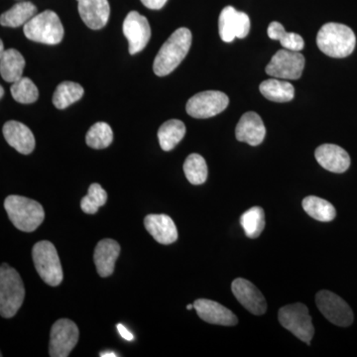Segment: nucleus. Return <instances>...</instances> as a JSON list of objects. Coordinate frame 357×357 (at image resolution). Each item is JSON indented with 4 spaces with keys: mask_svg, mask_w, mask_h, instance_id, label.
Segmentation results:
<instances>
[{
    "mask_svg": "<svg viewBox=\"0 0 357 357\" xmlns=\"http://www.w3.org/2000/svg\"><path fill=\"white\" fill-rule=\"evenodd\" d=\"M192 45V33L188 28H178L161 47L153 63L155 75L168 76L182 63Z\"/></svg>",
    "mask_w": 357,
    "mask_h": 357,
    "instance_id": "nucleus-1",
    "label": "nucleus"
},
{
    "mask_svg": "<svg viewBox=\"0 0 357 357\" xmlns=\"http://www.w3.org/2000/svg\"><path fill=\"white\" fill-rule=\"evenodd\" d=\"M317 45L326 56L345 58L354 51L356 37L349 26L340 23H326L319 29Z\"/></svg>",
    "mask_w": 357,
    "mask_h": 357,
    "instance_id": "nucleus-2",
    "label": "nucleus"
},
{
    "mask_svg": "<svg viewBox=\"0 0 357 357\" xmlns=\"http://www.w3.org/2000/svg\"><path fill=\"white\" fill-rule=\"evenodd\" d=\"M4 208L10 222L21 231H35L44 222L43 206L34 199L13 195L4 201Z\"/></svg>",
    "mask_w": 357,
    "mask_h": 357,
    "instance_id": "nucleus-3",
    "label": "nucleus"
},
{
    "mask_svg": "<svg viewBox=\"0 0 357 357\" xmlns=\"http://www.w3.org/2000/svg\"><path fill=\"white\" fill-rule=\"evenodd\" d=\"M25 288L20 273L4 263L0 268V314L13 318L22 306Z\"/></svg>",
    "mask_w": 357,
    "mask_h": 357,
    "instance_id": "nucleus-4",
    "label": "nucleus"
},
{
    "mask_svg": "<svg viewBox=\"0 0 357 357\" xmlns=\"http://www.w3.org/2000/svg\"><path fill=\"white\" fill-rule=\"evenodd\" d=\"M26 38L37 43L57 45L64 38V27L58 14L45 10L35 15L23 27Z\"/></svg>",
    "mask_w": 357,
    "mask_h": 357,
    "instance_id": "nucleus-5",
    "label": "nucleus"
},
{
    "mask_svg": "<svg viewBox=\"0 0 357 357\" xmlns=\"http://www.w3.org/2000/svg\"><path fill=\"white\" fill-rule=\"evenodd\" d=\"M32 257L35 268L45 283L52 287L62 283L64 274L57 249L53 243L47 241H39L33 246Z\"/></svg>",
    "mask_w": 357,
    "mask_h": 357,
    "instance_id": "nucleus-6",
    "label": "nucleus"
},
{
    "mask_svg": "<svg viewBox=\"0 0 357 357\" xmlns=\"http://www.w3.org/2000/svg\"><path fill=\"white\" fill-rule=\"evenodd\" d=\"M279 323L296 337L307 344H311L314 337V328L309 310L302 303L288 305L281 307L278 312Z\"/></svg>",
    "mask_w": 357,
    "mask_h": 357,
    "instance_id": "nucleus-7",
    "label": "nucleus"
},
{
    "mask_svg": "<svg viewBox=\"0 0 357 357\" xmlns=\"http://www.w3.org/2000/svg\"><path fill=\"white\" fill-rule=\"evenodd\" d=\"M229 103V96L225 93L206 91L192 96L185 105V110L194 119H206L220 114Z\"/></svg>",
    "mask_w": 357,
    "mask_h": 357,
    "instance_id": "nucleus-8",
    "label": "nucleus"
},
{
    "mask_svg": "<svg viewBox=\"0 0 357 357\" xmlns=\"http://www.w3.org/2000/svg\"><path fill=\"white\" fill-rule=\"evenodd\" d=\"M317 306L328 321L347 328L354 323V312L344 300L331 291H319L316 296Z\"/></svg>",
    "mask_w": 357,
    "mask_h": 357,
    "instance_id": "nucleus-9",
    "label": "nucleus"
},
{
    "mask_svg": "<svg viewBox=\"0 0 357 357\" xmlns=\"http://www.w3.org/2000/svg\"><path fill=\"white\" fill-rule=\"evenodd\" d=\"M304 68L305 58L300 52L284 49L275 54L265 72L276 79H299Z\"/></svg>",
    "mask_w": 357,
    "mask_h": 357,
    "instance_id": "nucleus-10",
    "label": "nucleus"
},
{
    "mask_svg": "<svg viewBox=\"0 0 357 357\" xmlns=\"http://www.w3.org/2000/svg\"><path fill=\"white\" fill-rule=\"evenodd\" d=\"M79 328L74 321L61 319L51 328L49 354L51 357H68L79 340Z\"/></svg>",
    "mask_w": 357,
    "mask_h": 357,
    "instance_id": "nucleus-11",
    "label": "nucleus"
},
{
    "mask_svg": "<svg viewBox=\"0 0 357 357\" xmlns=\"http://www.w3.org/2000/svg\"><path fill=\"white\" fill-rule=\"evenodd\" d=\"M250 31V20L246 13L237 11L234 7L222 9L218 18V32L223 42L230 43L234 39H243Z\"/></svg>",
    "mask_w": 357,
    "mask_h": 357,
    "instance_id": "nucleus-12",
    "label": "nucleus"
},
{
    "mask_svg": "<svg viewBox=\"0 0 357 357\" xmlns=\"http://www.w3.org/2000/svg\"><path fill=\"white\" fill-rule=\"evenodd\" d=\"M124 36L128 40L129 53L135 55L147 46L151 38V28L145 16L137 11H131L122 25Z\"/></svg>",
    "mask_w": 357,
    "mask_h": 357,
    "instance_id": "nucleus-13",
    "label": "nucleus"
},
{
    "mask_svg": "<svg viewBox=\"0 0 357 357\" xmlns=\"http://www.w3.org/2000/svg\"><path fill=\"white\" fill-rule=\"evenodd\" d=\"M231 291L234 297L251 314L262 316L267 311V303L264 296L255 284L243 278L232 282Z\"/></svg>",
    "mask_w": 357,
    "mask_h": 357,
    "instance_id": "nucleus-14",
    "label": "nucleus"
},
{
    "mask_svg": "<svg viewBox=\"0 0 357 357\" xmlns=\"http://www.w3.org/2000/svg\"><path fill=\"white\" fill-rule=\"evenodd\" d=\"M194 307L199 318L211 325L234 326L238 324L234 312L215 301L199 299L194 303Z\"/></svg>",
    "mask_w": 357,
    "mask_h": 357,
    "instance_id": "nucleus-15",
    "label": "nucleus"
},
{
    "mask_svg": "<svg viewBox=\"0 0 357 357\" xmlns=\"http://www.w3.org/2000/svg\"><path fill=\"white\" fill-rule=\"evenodd\" d=\"M266 135V128L261 117L255 112L244 114L239 119L236 128V139L248 143L251 146L261 144Z\"/></svg>",
    "mask_w": 357,
    "mask_h": 357,
    "instance_id": "nucleus-16",
    "label": "nucleus"
},
{
    "mask_svg": "<svg viewBox=\"0 0 357 357\" xmlns=\"http://www.w3.org/2000/svg\"><path fill=\"white\" fill-rule=\"evenodd\" d=\"M77 9L84 24L93 30L102 29L109 20L107 0H77Z\"/></svg>",
    "mask_w": 357,
    "mask_h": 357,
    "instance_id": "nucleus-17",
    "label": "nucleus"
},
{
    "mask_svg": "<svg viewBox=\"0 0 357 357\" xmlns=\"http://www.w3.org/2000/svg\"><path fill=\"white\" fill-rule=\"evenodd\" d=\"M314 157L319 165L330 172L344 173L351 166V157L344 148L338 145H321L317 148Z\"/></svg>",
    "mask_w": 357,
    "mask_h": 357,
    "instance_id": "nucleus-18",
    "label": "nucleus"
},
{
    "mask_svg": "<svg viewBox=\"0 0 357 357\" xmlns=\"http://www.w3.org/2000/svg\"><path fill=\"white\" fill-rule=\"evenodd\" d=\"M6 142L23 155L31 154L34 150L35 137L32 131L20 121H7L2 129Z\"/></svg>",
    "mask_w": 357,
    "mask_h": 357,
    "instance_id": "nucleus-19",
    "label": "nucleus"
},
{
    "mask_svg": "<svg viewBox=\"0 0 357 357\" xmlns=\"http://www.w3.org/2000/svg\"><path fill=\"white\" fill-rule=\"evenodd\" d=\"M144 225L157 243L167 245L178 239L177 227L169 215H148L145 218Z\"/></svg>",
    "mask_w": 357,
    "mask_h": 357,
    "instance_id": "nucleus-20",
    "label": "nucleus"
},
{
    "mask_svg": "<svg viewBox=\"0 0 357 357\" xmlns=\"http://www.w3.org/2000/svg\"><path fill=\"white\" fill-rule=\"evenodd\" d=\"M121 253V245L114 239H102L98 243L93 255L96 270L100 277H109L114 273L115 262Z\"/></svg>",
    "mask_w": 357,
    "mask_h": 357,
    "instance_id": "nucleus-21",
    "label": "nucleus"
},
{
    "mask_svg": "<svg viewBox=\"0 0 357 357\" xmlns=\"http://www.w3.org/2000/svg\"><path fill=\"white\" fill-rule=\"evenodd\" d=\"M25 59L15 49H8L0 53V75L7 83H15L22 77Z\"/></svg>",
    "mask_w": 357,
    "mask_h": 357,
    "instance_id": "nucleus-22",
    "label": "nucleus"
},
{
    "mask_svg": "<svg viewBox=\"0 0 357 357\" xmlns=\"http://www.w3.org/2000/svg\"><path fill=\"white\" fill-rule=\"evenodd\" d=\"M259 89L264 98L275 102H290L295 96L292 84L276 77L262 82Z\"/></svg>",
    "mask_w": 357,
    "mask_h": 357,
    "instance_id": "nucleus-23",
    "label": "nucleus"
},
{
    "mask_svg": "<svg viewBox=\"0 0 357 357\" xmlns=\"http://www.w3.org/2000/svg\"><path fill=\"white\" fill-rule=\"evenodd\" d=\"M37 7L32 2L24 1L15 4L13 8L1 14L0 23L6 27L17 28L24 26L36 15Z\"/></svg>",
    "mask_w": 357,
    "mask_h": 357,
    "instance_id": "nucleus-24",
    "label": "nucleus"
},
{
    "mask_svg": "<svg viewBox=\"0 0 357 357\" xmlns=\"http://www.w3.org/2000/svg\"><path fill=\"white\" fill-rule=\"evenodd\" d=\"M185 134L184 122L178 119H170L160 126L158 130L160 146L164 151H171L182 141Z\"/></svg>",
    "mask_w": 357,
    "mask_h": 357,
    "instance_id": "nucleus-25",
    "label": "nucleus"
},
{
    "mask_svg": "<svg viewBox=\"0 0 357 357\" xmlns=\"http://www.w3.org/2000/svg\"><path fill=\"white\" fill-rule=\"evenodd\" d=\"M303 208L310 217L319 222H332L337 217V211L330 202L316 196H309L303 199Z\"/></svg>",
    "mask_w": 357,
    "mask_h": 357,
    "instance_id": "nucleus-26",
    "label": "nucleus"
},
{
    "mask_svg": "<svg viewBox=\"0 0 357 357\" xmlns=\"http://www.w3.org/2000/svg\"><path fill=\"white\" fill-rule=\"evenodd\" d=\"M84 88L74 82L66 81L56 89L53 96V103L58 109H65L83 98Z\"/></svg>",
    "mask_w": 357,
    "mask_h": 357,
    "instance_id": "nucleus-27",
    "label": "nucleus"
},
{
    "mask_svg": "<svg viewBox=\"0 0 357 357\" xmlns=\"http://www.w3.org/2000/svg\"><path fill=\"white\" fill-rule=\"evenodd\" d=\"M267 34L270 39L280 42L282 47L287 50L300 52L304 48L305 42L302 36L296 33L286 31L284 26L276 21L270 23Z\"/></svg>",
    "mask_w": 357,
    "mask_h": 357,
    "instance_id": "nucleus-28",
    "label": "nucleus"
},
{
    "mask_svg": "<svg viewBox=\"0 0 357 357\" xmlns=\"http://www.w3.org/2000/svg\"><path fill=\"white\" fill-rule=\"evenodd\" d=\"M241 227L249 238H257L265 229V213L260 206L249 208L241 218Z\"/></svg>",
    "mask_w": 357,
    "mask_h": 357,
    "instance_id": "nucleus-29",
    "label": "nucleus"
},
{
    "mask_svg": "<svg viewBox=\"0 0 357 357\" xmlns=\"http://www.w3.org/2000/svg\"><path fill=\"white\" fill-rule=\"evenodd\" d=\"M185 178L192 185H202L208 178V166L203 156L192 153L188 156L184 163Z\"/></svg>",
    "mask_w": 357,
    "mask_h": 357,
    "instance_id": "nucleus-30",
    "label": "nucleus"
},
{
    "mask_svg": "<svg viewBox=\"0 0 357 357\" xmlns=\"http://www.w3.org/2000/svg\"><path fill=\"white\" fill-rule=\"evenodd\" d=\"M114 141V132L109 124L105 122H96L93 124L86 136V142L93 149H105Z\"/></svg>",
    "mask_w": 357,
    "mask_h": 357,
    "instance_id": "nucleus-31",
    "label": "nucleus"
},
{
    "mask_svg": "<svg viewBox=\"0 0 357 357\" xmlns=\"http://www.w3.org/2000/svg\"><path fill=\"white\" fill-rule=\"evenodd\" d=\"M10 91L14 100L23 105L37 102L39 98L38 89L29 77H22L16 81L11 86Z\"/></svg>",
    "mask_w": 357,
    "mask_h": 357,
    "instance_id": "nucleus-32",
    "label": "nucleus"
},
{
    "mask_svg": "<svg viewBox=\"0 0 357 357\" xmlns=\"http://www.w3.org/2000/svg\"><path fill=\"white\" fill-rule=\"evenodd\" d=\"M107 202V192L102 189L100 184L89 185L88 195L82 199L81 208L84 213L88 215H95L100 206Z\"/></svg>",
    "mask_w": 357,
    "mask_h": 357,
    "instance_id": "nucleus-33",
    "label": "nucleus"
},
{
    "mask_svg": "<svg viewBox=\"0 0 357 357\" xmlns=\"http://www.w3.org/2000/svg\"><path fill=\"white\" fill-rule=\"evenodd\" d=\"M167 1L168 0H141L143 6L152 9V10H159V9L163 8Z\"/></svg>",
    "mask_w": 357,
    "mask_h": 357,
    "instance_id": "nucleus-34",
    "label": "nucleus"
},
{
    "mask_svg": "<svg viewBox=\"0 0 357 357\" xmlns=\"http://www.w3.org/2000/svg\"><path fill=\"white\" fill-rule=\"evenodd\" d=\"M117 330H119V333H121V335L122 337L124 338V340H133V335L129 331L128 328H126L123 325H121V324H119L117 325Z\"/></svg>",
    "mask_w": 357,
    "mask_h": 357,
    "instance_id": "nucleus-35",
    "label": "nucleus"
},
{
    "mask_svg": "<svg viewBox=\"0 0 357 357\" xmlns=\"http://www.w3.org/2000/svg\"><path fill=\"white\" fill-rule=\"evenodd\" d=\"M100 356L102 357H116L117 354H114V352H102V354H100Z\"/></svg>",
    "mask_w": 357,
    "mask_h": 357,
    "instance_id": "nucleus-36",
    "label": "nucleus"
},
{
    "mask_svg": "<svg viewBox=\"0 0 357 357\" xmlns=\"http://www.w3.org/2000/svg\"><path fill=\"white\" fill-rule=\"evenodd\" d=\"M4 96V89L3 86H0V98H3Z\"/></svg>",
    "mask_w": 357,
    "mask_h": 357,
    "instance_id": "nucleus-37",
    "label": "nucleus"
},
{
    "mask_svg": "<svg viewBox=\"0 0 357 357\" xmlns=\"http://www.w3.org/2000/svg\"><path fill=\"white\" fill-rule=\"evenodd\" d=\"M192 307H194V305H192V304L188 305L187 310H189V311H190V310H192Z\"/></svg>",
    "mask_w": 357,
    "mask_h": 357,
    "instance_id": "nucleus-38",
    "label": "nucleus"
}]
</instances>
